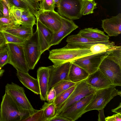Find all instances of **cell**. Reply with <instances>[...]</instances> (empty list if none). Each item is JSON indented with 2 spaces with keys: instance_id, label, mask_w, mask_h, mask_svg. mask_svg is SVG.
Returning a JSON list of instances; mask_svg holds the SVG:
<instances>
[{
  "instance_id": "cell-2",
  "label": "cell",
  "mask_w": 121,
  "mask_h": 121,
  "mask_svg": "<svg viewBox=\"0 0 121 121\" xmlns=\"http://www.w3.org/2000/svg\"><path fill=\"white\" fill-rule=\"evenodd\" d=\"M37 110H26L20 108L5 91L0 105L1 121H22Z\"/></svg>"
},
{
  "instance_id": "cell-22",
  "label": "cell",
  "mask_w": 121,
  "mask_h": 121,
  "mask_svg": "<svg viewBox=\"0 0 121 121\" xmlns=\"http://www.w3.org/2000/svg\"><path fill=\"white\" fill-rule=\"evenodd\" d=\"M89 75L84 69L71 62L68 75L69 81L78 83L86 79Z\"/></svg>"
},
{
  "instance_id": "cell-27",
  "label": "cell",
  "mask_w": 121,
  "mask_h": 121,
  "mask_svg": "<svg viewBox=\"0 0 121 121\" xmlns=\"http://www.w3.org/2000/svg\"><path fill=\"white\" fill-rule=\"evenodd\" d=\"M82 15H85L94 13V10L96 8L97 3L94 0H82Z\"/></svg>"
},
{
  "instance_id": "cell-50",
  "label": "cell",
  "mask_w": 121,
  "mask_h": 121,
  "mask_svg": "<svg viewBox=\"0 0 121 121\" xmlns=\"http://www.w3.org/2000/svg\"><path fill=\"white\" fill-rule=\"evenodd\" d=\"M3 30L0 27V31H2Z\"/></svg>"
},
{
  "instance_id": "cell-45",
  "label": "cell",
  "mask_w": 121,
  "mask_h": 121,
  "mask_svg": "<svg viewBox=\"0 0 121 121\" xmlns=\"http://www.w3.org/2000/svg\"><path fill=\"white\" fill-rule=\"evenodd\" d=\"M2 0H0V18L3 16V7L2 3Z\"/></svg>"
},
{
  "instance_id": "cell-31",
  "label": "cell",
  "mask_w": 121,
  "mask_h": 121,
  "mask_svg": "<svg viewBox=\"0 0 121 121\" xmlns=\"http://www.w3.org/2000/svg\"><path fill=\"white\" fill-rule=\"evenodd\" d=\"M9 56L6 44L0 47V67L8 63Z\"/></svg>"
},
{
  "instance_id": "cell-15",
  "label": "cell",
  "mask_w": 121,
  "mask_h": 121,
  "mask_svg": "<svg viewBox=\"0 0 121 121\" xmlns=\"http://www.w3.org/2000/svg\"><path fill=\"white\" fill-rule=\"evenodd\" d=\"M61 28L56 32L54 33L51 46L59 44L65 37L78 27L72 20L61 17Z\"/></svg>"
},
{
  "instance_id": "cell-8",
  "label": "cell",
  "mask_w": 121,
  "mask_h": 121,
  "mask_svg": "<svg viewBox=\"0 0 121 121\" xmlns=\"http://www.w3.org/2000/svg\"><path fill=\"white\" fill-rule=\"evenodd\" d=\"M82 0H60L57 11L63 17L71 20L80 19L82 15Z\"/></svg>"
},
{
  "instance_id": "cell-51",
  "label": "cell",
  "mask_w": 121,
  "mask_h": 121,
  "mask_svg": "<svg viewBox=\"0 0 121 121\" xmlns=\"http://www.w3.org/2000/svg\"><path fill=\"white\" fill-rule=\"evenodd\" d=\"M39 1H40L41 0H37Z\"/></svg>"
},
{
  "instance_id": "cell-6",
  "label": "cell",
  "mask_w": 121,
  "mask_h": 121,
  "mask_svg": "<svg viewBox=\"0 0 121 121\" xmlns=\"http://www.w3.org/2000/svg\"><path fill=\"white\" fill-rule=\"evenodd\" d=\"M9 61L17 70L28 73L30 69L26 58L23 44L11 43L6 44Z\"/></svg>"
},
{
  "instance_id": "cell-12",
  "label": "cell",
  "mask_w": 121,
  "mask_h": 121,
  "mask_svg": "<svg viewBox=\"0 0 121 121\" xmlns=\"http://www.w3.org/2000/svg\"><path fill=\"white\" fill-rule=\"evenodd\" d=\"M71 62H68L56 66L53 65L48 67L49 71L48 92L60 81L69 80L68 75Z\"/></svg>"
},
{
  "instance_id": "cell-43",
  "label": "cell",
  "mask_w": 121,
  "mask_h": 121,
  "mask_svg": "<svg viewBox=\"0 0 121 121\" xmlns=\"http://www.w3.org/2000/svg\"><path fill=\"white\" fill-rule=\"evenodd\" d=\"M2 31H0V47L7 44Z\"/></svg>"
},
{
  "instance_id": "cell-48",
  "label": "cell",
  "mask_w": 121,
  "mask_h": 121,
  "mask_svg": "<svg viewBox=\"0 0 121 121\" xmlns=\"http://www.w3.org/2000/svg\"><path fill=\"white\" fill-rule=\"evenodd\" d=\"M55 4L57 5V6L58 5L60 0H54Z\"/></svg>"
},
{
  "instance_id": "cell-44",
  "label": "cell",
  "mask_w": 121,
  "mask_h": 121,
  "mask_svg": "<svg viewBox=\"0 0 121 121\" xmlns=\"http://www.w3.org/2000/svg\"><path fill=\"white\" fill-rule=\"evenodd\" d=\"M112 112L116 113L121 114V103H120L119 105L116 108L112 109L111 110Z\"/></svg>"
},
{
  "instance_id": "cell-33",
  "label": "cell",
  "mask_w": 121,
  "mask_h": 121,
  "mask_svg": "<svg viewBox=\"0 0 121 121\" xmlns=\"http://www.w3.org/2000/svg\"><path fill=\"white\" fill-rule=\"evenodd\" d=\"M39 3V10L42 11L54 10L55 4L54 0H41Z\"/></svg>"
},
{
  "instance_id": "cell-14",
  "label": "cell",
  "mask_w": 121,
  "mask_h": 121,
  "mask_svg": "<svg viewBox=\"0 0 121 121\" xmlns=\"http://www.w3.org/2000/svg\"><path fill=\"white\" fill-rule=\"evenodd\" d=\"M36 30L39 49L42 54L51 46V43L54 33L36 18Z\"/></svg>"
},
{
  "instance_id": "cell-46",
  "label": "cell",
  "mask_w": 121,
  "mask_h": 121,
  "mask_svg": "<svg viewBox=\"0 0 121 121\" xmlns=\"http://www.w3.org/2000/svg\"><path fill=\"white\" fill-rule=\"evenodd\" d=\"M2 0L4 3L6 5L9 11V12L10 10L11 6L9 4V0Z\"/></svg>"
},
{
  "instance_id": "cell-24",
  "label": "cell",
  "mask_w": 121,
  "mask_h": 121,
  "mask_svg": "<svg viewBox=\"0 0 121 121\" xmlns=\"http://www.w3.org/2000/svg\"><path fill=\"white\" fill-rule=\"evenodd\" d=\"M114 46V42L109 41L94 44L90 47V50L92 53H99L108 51Z\"/></svg>"
},
{
  "instance_id": "cell-21",
  "label": "cell",
  "mask_w": 121,
  "mask_h": 121,
  "mask_svg": "<svg viewBox=\"0 0 121 121\" xmlns=\"http://www.w3.org/2000/svg\"><path fill=\"white\" fill-rule=\"evenodd\" d=\"M78 34L82 37L92 40L101 42L109 41V36L97 28H85L80 30Z\"/></svg>"
},
{
  "instance_id": "cell-40",
  "label": "cell",
  "mask_w": 121,
  "mask_h": 121,
  "mask_svg": "<svg viewBox=\"0 0 121 121\" xmlns=\"http://www.w3.org/2000/svg\"><path fill=\"white\" fill-rule=\"evenodd\" d=\"M47 121H69L62 116L59 115H55L52 118L48 120Z\"/></svg>"
},
{
  "instance_id": "cell-17",
  "label": "cell",
  "mask_w": 121,
  "mask_h": 121,
  "mask_svg": "<svg viewBox=\"0 0 121 121\" xmlns=\"http://www.w3.org/2000/svg\"><path fill=\"white\" fill-rule=\"evenodd\" d=\"M102 26L110 36H117L121 33V14L102 20Z\"/></svg>"
},
{
  "instance_id": "cell-3",
  "label": "cell",
  "mask_w": 121,
  "mask_h": 121,
  "mask_svg": "<svg viewBox=\"0 0 121 121\" xmlns=\"http://www.w3.org/2000/svg\"><path fill=\"white\" fill-rule=\"evenodd\" d=\"M92 54L90 49L71 48L65 46L51 50L50 51L48 58L53 63V65L56 66Z\"/></svg>"
},
{
  "instance_id": "cell-26",
  "label": "cell",
  "mask_w": 121,
  "mask_h": 121,
  "mask_svg": "<svg viewBox=\"0 0 121 121\" xmlns=\"http://www.w3.org/2000/svg\"><path fill=\"white\" fill-rule=\"evenodd\" d=\"M20 25L10 15L7 17L0 18V27L3 30Z\"/></svg>"
},
{
  "instance_id": "cell-28",
  "label": "cell",
  "mask_w": 121,
  "mask_h": 121,
  "mask_svg": "<svg viewBox=\"0 0 121 121\" xmlns=\"http://www.w3.org/2000/svg\"><path fill=\"white\" fill-rule=\"evenodd\" d=\"M56 106L54 102L51 103L45 102L41 108L43 110L45 121L52 118L55 115Z\"/></svg>"
},
{
  "instance_id": "cell-32",
  "label": "cell",
  "mask_w": 121,
  "mask_h": 121,
  "mask_svg": "<svg viewBox=\"0 0 121 121\" xmlns=\"http://www.w3.org/2000/svg\"><path fill=\"white\" fill-rule=\"evenodd\" d=\"M2 31L7 43H11L23 44L26 40L4 30Z\"/></svg>"
},
{
  "instance_id": "cell-47",
  "label": "cell",
  "mask_w": 121,
  "mask_h": 121,
  "mask_svg": "<svg viewBox=\"0 0 121 121\" xmlns=\"http://www.w3.org/2000/svg\"><path fill=\"white\" fill-rule=\"evenodd\" d=\"M4 72V70L2 69L0 67V77L2 76Z\"/></svg>"
},
{
  "instance_id": "cell-20",
  "label": "cell",
  "mask_w": 121,
  "mask_h": 121,
  "mask_svg": "<svg viewBox=\"0 0 121 121\" xmlns=\"http://www.w3.org/2000/svg\"><path fill=\"white\" fill-rule=\"evenodd\" d=\"M17 76L20 81L27 88L37 94H40L39 87L37 79L30 76L28 73L17 70Z\"/></svg>"
},
{
  "instance_id": "cell-36",
  "label": "cell",
  "mask_w": 121,
  "mask_h": 121,
  "mask_svg": "<svg viewBox=\"0 0 121 121\" xmlns=\"http://www.w3.org/2000/svg\"><path fill=\"white\" fill-rule=\"evenodd\" d=\"M24 10H25L22 8L12 6L9 12V15H11L21 25V20L22 13Z\"/></svg>"
},
{
  "instance_id": "cell-34",
  "label": "cell",
  "mask_w": 121,
  "mask_h": 121,
  "mask_svg": "<svg viewBox=\"0 0 121 121\" xmlns=\"http://www.w3.org/2000/svg\"><path fill=\"white\" fill-rule=\"evenodd\" d=\"M22 121H45L43 110L41 109L23 120Z\"/></svg>"
},
{
  "instance_id": "cell-5",
  "label": "cell",
  "mask_w": 121,
  "mask_h": 121,
  "mask_svg": "<svg viewBox=\"0 0 121 121\" xmlns=\"http://www.w3.org/2000/svg\"><path fill=\"white\" fill-rule=\"evenodd\" d=\"M85 80L77 83L75 89L67 99L56 107L55 115L60 113L83 98L95 93L97 90L88 85Z\"/></svg>"
},
{
  "instance_id": "cell-11",
  "label": "cell",
  "mask_w": 121,
  "mask_h": 121,
  "mask_svg": "<svg viewBox=\"0 0 121 121\" xmlns=\"http://www.w3.org/2000/svg\"><path fill=\"white\" fill-rule=\"evenodd\" d=\"M94 94L83 98L57 115L64 117L69 121H74L77 120L83 114L84 109L94 98Z\"/></svg>"
},
{
  "instance_id": "cell-49",
  "label": "cell",
  "mask_w": 121,
  "mask_h": 121,
  "mask_svg": "<svg viewBox=\"0 0 121 121\" xmlns=\"http://www.w3.org/2000/svg\"><path fill=\"white\" fill-rule=\"evenodd\" d=\"M0 121H1V117L0 114Z\"/></svg>"
},
{
  "instance_id": "cell-1",
  "label": "cell",
  "mask_w": 121,
  "mask_h": 121,
  "mask_svg": "<svg viewBox=\"0 0 121 121\" xmlns=\"http://www.w3.org/2000/svg\"><path fill=\"white\" fill-rule=\"evenodd\" d=\"M115 86H121V47L115 46L107 52L99 68Z\"/></svg>"
},
{
  "instance_id": "cell-10",
  "label": "cell",
  "mask_w": 121,
  "mask_h": 121,
  "mask_svg": "<svg viewBox=\"0 0 121 121\" xmlns=\"http://www.w3.org/2000/svg\"><path fill=\"white\" fill-rule=\"evenodd\" d=\"M5 91L20 108L26 110L34 109L27 97L23 87L12 82L6 85Z\"/></svg>"
},
{
  "instance_id": "cell-38",
  "label": "cell",
  "mask_w": 121,
  "mask_h": 121,
  "mask_svg": "<svg viewBox=\"0 0 121 121\" xmlns=\"http://www.w3.org/2000/svg\"><path fill=\"white\" fill-rule=\"evenodd\" d=\"M56 94L55 89L53 87L52 88L48 93L46 100L49 103L54 102L56 97Z\"/></svg>"
},
{
  "instance_id": "cell-19",
  "label": "cell",
  "mask_w": 121,
  "mask_h": 121,
  "mask_svg": "<svg viewBox=\"0 0 121 121\" xmlns=\"http://www.w3.org/2000/svg\"><path fill=\"white\" fill-rule=\"evenodd\" d=\"M37 76L40 89V99L42 100H46L48 92L49 78L48 67H40L37 71Z\"/></svg>"
},
{
  "instance_id": "cell-42",
  "label": "cell",
  "mask_w": 121,
  "mask_h": 121,
  "mask_svg": "<svg viewBox=\"0 0 121 121\" xmlns=\"http://www.w3.org/2000/svg\"><path fill=\"white\" fill-rule=\"evenodd\" d=\"M104 109L99 110V113L98 114V121H105V117L104 116Z\"/></svg>"
},
{
  "instance_id": "cell-9",
  "label": "cell",
  "mask_w": 121,
  "mask_h": 121,
  "mask_svg": "<svg viewBox=\"0 0 121 121\" xmlns=\"http://www.w3.org/2000/svg\"><path fill=\"white\" fill-rule=\"evenodd\" d=\"M108 51L86 55L77 59L72 62L85 69L89 74H91L99 69L100 65Z\"/></svg>"
},
{
  "instance_id": "cell-39",
  "label": "cell",
  "mask_w": 121,
  "mask_h": 121,
  "mask_svg": "<svg viewBox=\"0 0 121 121\" xmlns=\"http://www.w3.org/2000/svg\"><path fill=\"white\" fill-rule=\"evenodd\" d=\"M105 119L106 121H121V114L116 113L106 117Z\"/></svg>"
},
{
  "instance_id": "cell-25",
  "label": "cell",
  "mask_w": 121,
  "mask_h": 121,
  "mask_svg": "<svg viewBox=\"0 0 121 121\" xmlns=\"http://www.w3.org/2000/svg\"><path fill=\"white\" fill-rule=\"evenodd\" d=\"M36 18L34 15L29 11L24 10L22 13L20 25L33 27L36 24Z\"/></svg>"
},
{
  "instance_id": "cell-35",
  "label": "cell",
  "mask_w": 121,
  "mask_h": 121,
  "mask_svg": "<svg viewBox=\"0 0 121 121\" xmlns=\"http://www.w3.org/2000/svg\"><path fill=\"white\" fill-rule=\"evenodd\" d=\"M27 5L31 12L36 16L39 10V1L37 0H22Z\"/></svg>"
},
{
  "instance_id": "cell-7",
  "label": "cell",
  "mask_w": 121,
  "mask_h": 121,
  "mask_svg": "<svg viewBox=\"0 0 121 121\" xmlns=\"http://www.w3.org/2000/svg\"><path fill=\"white\" fill-rule=\"evenodd\" d=\"M26 58L30 69H34L40 58L42 53L38 43L37 30L23 44Z\"/></svg>"
},
{
  "instance_id": "cell-18",
  "label": "cell",
  "mask_w": 121,
  "mask_h": 121,
  "mask_svg": "<svg viewBox=\"0 0 121 121\" xmlns=\"http://www.w3.org/2000/svg\"><path fill=\"white\" fill-rule=\"evenodd\" d=\"M66 41L67 44L65 47L67 48L82 49H90V47L94 44L107 42L99 41L88 39L78 34L68 36Z\"/></svg>"
},
{
  "instance_id": "cell-41",
  "label": "cell",
  "mask_w": 121,
  "mask_h": 121,
  "mask_svg": "<svg viewBox=\"0 0 121 121\" xmlns=\"http://www.w3.org/2000/svg\"><path fill=\"white\" fill-rule=\"evenodd\" d=\"M3 7V17H6L9 16V11L8 8L4 3L2 1Z\"/></svg>"
},
{
  "instance_id": "cell-13",
  "label": "cell",
  "mask_w": 121,
  "mask_h": 121,
  "mask_svg": "<svg viewBox=\"0 0 121 121\" xmlns=\"http://www.w3.org/2000/svg\"><path fill=\"white\" fill-rule=\"evenodd\" d=\"M36 18L54 33L56 32L62 26L61 16L54 10H39Z\"/></svg>"
},
{
  "instance_id": "cell-37",
  "label": "cell",
  "mask_w": 121,
  "mask_h": 121,
  "mask_svg": "<svg viewBox=\"0 0 121 121\" xmlns=\"http://www.w3.org/2000/svg\"><path fill=\"white\" fill-rule=\"evenodd\" d=\"M11 6L23 9L25 10L29 11L30 9L27 4L22 0H9Z\"/></svg>"
},
{
  "instance_id": "cell-16",
  "label": "cell",
  "mask_w": 121,
  "mask_h": 121,
  "mask_svg": "<svg viewBox=\"0 0 121 121\" xmlns=\"http://www.w3.org/2000/svg\"><path fill=\"white\" fill-rule=\"evenodd\" d=\"M85 81L92 87L97 90L111 86H116L99 69L94 73L89 74Z\"/></svg>"
},
{
  "instance_id": "cell-23",
  "label": "cell",
  "mask_w": 121,
  "mask_h": 121,
  "mask_svg": "<svg viewBox=\"0 0 121 121\" xmlns=\"http://www.w3.org/2000/svg\"><path fill=\"white\" fill-rule=\"evenodd\" d=\"M4 30V31L25 40L30 39L33 35V27L21 25Z\"/></svg>"
},
{
  "instance_id": "cell-4",
  "label": "cell",
  "mask_w": 121,
  "mask_h": 121,
  "mask_svg": "<svg viewBox=\"0 0 121 121\" xmlns=\"http://www.w3.org/2000/svg\"><path fill=\"white\" fill-rule=\"evenodd\" d=\"M115 87L112 86L97 90L94 98L84 109L83 114L91 110L104 108L114 97L118 95L121 96V91Z\"/></svg>"
},
{
  "instance_id": "cell-30",
  "label": "cell",
  "mask_w": 121,
  "mask_h": 121,
  "mask_svg": "<svg viewBox=\"0 0 121 121\" xmlns=\"http://www.w3.org/2000/svg\"><path fill=\"white\" fill-rule=\"evenodd\" d=\"M77 84L62 92L56 97L54 102L56 107L61 104L67 99L75 89Z\"/></svg>"
},
{
  "instance_id": "cell-29",
  "label": "cell",
  "mask_w": 121,
  "mask_h": 121,
  "mask_svg": "<svg viewBox=\"0 0 121 121\" xmlns=\"http://www.w3.org/2000/svg\"><path fill=\"white\" fill-rule=\"evenodd\" d=\"M77 83L67 80H63L60 81L53 87L56 91V97L62 92L76 85Z\"/></svg>"
}]
</instances>
